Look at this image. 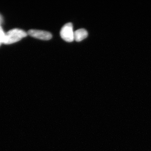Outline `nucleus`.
I'll return each instance as SVG.
<instances>
[{
  "label": "nucleus",
  "instance_id": "5",
  "mask_svg": "<svg viewBox=\"0 0 151 151\" xmlns=\"http://www.w3.org/2000/svg\"><path fill=\"white\" fill-rule=\"evenodd\" d=\"M5 35V33L4 32L2 28H0V45L2 43H3Z\"/></svg>",
  "mask_w": 151,
  "mask_h": 151
},
{
  "label": "nucleus",
  "instance_id": "6",
  "mask_svg": "<svg viewBox=\"0 0 151 151\" xmlns=\"http://www.w3.org/2000/svg\"><path fill=\"white\" fill-rule=\"evenodd\" d=\"M3 21V19L2 18V17L1 16V15H0V28L1 27V24L2 23Z\"/></svg>",
  "mask_w": 151,
  "mask_h": 151
},
{
  "label": "nucleus",
  "instance_id": "3",
  "mask_svg": "<svg viewBox=\"0 0 151 151\" xmlns=\"http://www.w3.org/2000/svg\"><path fill=\"white\" fill-rule=\"evenodd\" d=\"M27 34L32 37L44 40H50L52 37V35L50 32L40 30H29Z\"/></svg>",
  "mask_w": 151,
  "mask_h": 151
},
{
  "label": "nucleus",
  "instance_id": "2",
  "mask_svg": "<svg viewBox=\"0 0 151 151\" xmlns=\"http://www.w3.org/2000/svg\"><path fill=\"white\" fill-rule=\"evenodd\" d=\"M73 24L69 22L64 25L61 28L60 35L61 38L67 42H72L74 40Z\"/></svg>",
  "mask_w": 151,
  "mask_h": 151
},
{
  "label": "nucleus",
  "instance_id": "1",
  "mask_svg": "<svg viewBox=\"0 0 151 151\" xmlns=\"http://www.w3.org/2000/svg\"><path fill=\"white\" fill-rule=\"evenodd\" d=\"M27 35V33L24 30L19 29H14L5 34L3 43L8 45L15 43Z\"/></svg>",
  "mask_w": 151,
  "mask_h": 151
},
{
  "label": "nucleus",
  "instance_id": "4",
  "mask_svg": "<svg viewBox=\"0 0 151 151\" xmlns=\"http://www.w3.org/2000/svg\"><path fill=\"white\" fill-rule=\"evenodd\" d=\"M88 36V32L84 29H80L74 32V40L80 42L85 39Z\"/></svg>",
  "mask_w": 151,
  "mask_h": 151
}]
</instances>
